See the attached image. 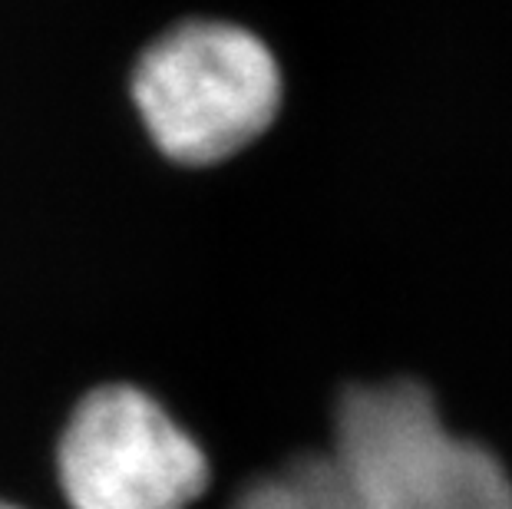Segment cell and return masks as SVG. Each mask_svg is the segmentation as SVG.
Masks as SVG:
<instances>
[{
	"instance_id": "obj_1",
	"label": "cell",
	"mask_w": 512,
	"mask_h": 509,
	"mask_svg": "<svg viewBox=\"0 0 512 509\" xmlns=\"http://www.w3.org/2000/svg\"><path fill=\"white\" fill-rule=\"evenodd\" d=\"M129 93L162 156L219 166L268 133L285 80L271 47L248 27L192 17L139 53Z\"/></svg>"
},
{
	"instance_id": "obj_2",
	"label": "cell",
	"mask_w": 512,
	"mask_h": 509,
	"mask_svg": "<svg viewBox=\"0 0 512 509\" xmlns=\"http://www.w3.org/2000/svg\"><path fill=\"white\" fill-rule=\"evenodd\" d=\"M331 457L351 509H512L503 460L456 437L410 377L351 384L337 397Z\"/></svg>"
},
{
	"instance_id": "obj_3",
	"label": "cell",
	"mask_w": 512,
	"mask_h": 509,
	"mask_svg": "<svg viewBox=\"0 0 512 509\" xmlns=\"http://www.w3.org/2000/svg\"><path fill=\"white\" fill-rule=\"evenodd\" d=\"M70 509H192L212 483L199 440L136 384H103L76 400L57 443Z\"/></svg>"
},
{
	"instance_id": "obj_4",
	"label": "cell",
	"mask_w": 512,
	"mask_h": 509,
	"mask_svg": "<svg viewBox=\"0 0 512 509\" xmlns=\"http://www.w3.org/2000/svg\"><path fill=\"white\" fill-rule=\"evenodd\" d=\"M0 509H24V506H17V503H7V500H0Z\"/></svg>"
}]
</instances>
